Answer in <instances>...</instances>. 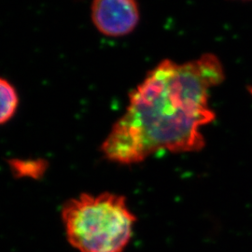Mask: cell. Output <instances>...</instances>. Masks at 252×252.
Returning a JSON list of instances; mask_svg holds the SVG:
<instances>
[{"label": "cell", "mask_w": 252, "mask_h": 252, "mask_svg": "<svg viewBox=\"0 0 252 252\" xmlns=\"http://www.w3.org/2000/svg\"><path fill=\"white\" fill-rule=\"evenodd\" d=\"M216 55L188 63L163 60L129 94L125 114L101 145L111 162L135 164L160 151L196 152L205 146L200 132L215 119L209 90L224 80Z\"/></svg>", "instance_id": "6da1fadb"}, {"label": "cell", "mask_w": 252, "mask_h": 252, "mask_svg": "<svg viewBox=\"0 0 252 252\" xmlns=\"http://www.w3.org/2000/svg\"><path fill=\"white\" fill-rule=\"evenodd\" d=\"M9 169L16 179L40 180L48 169L44 159H10Z\"/></svg>", "instance_id": "277c9868"}, {"label": "cell", "mask_w": 252, "mask_h": 252, "mask_svg": "<svg viewBox=\"0 0 252 252\" xmlns=\"http://www.w3.org/2000/svg\"><path fill=\"white\" fill-rule=\"evenodd\" d=\"M91 12L96 29L112 37L129 35L140 19L136 0H93Z\"/></svg>", "instance_id": "3957f363"}, {"label": "cell", "mask_w": 252, "mask_h": 252, "mask_svg": "<svg viewBox=\"0 0 252 252\" xmlns=\"http://www.w3.org/2000/svg\"><path fill=\"white\" fill-rule=\"evenodd\" d=\"M68 243L79 252H124L136 218L123 195L82 193L62 207Z\"/></svg>", "instance_id": "7a4b0ae2"}, {"label": "cell", "mask_w": 252, "mask_h": 252, "mask_svg": "<svg viewBox=\"0 0 252 252\" xmlns=\"http://www.w3.org/2000/svg\"><path fill=\"white\" fill-rule=\"evenodd\" d=\"M19 105L18 94L9 81L0 78V125L14 116Z\"/></svg>", "instance_id": "5b68a950"}, {"label": "cell", "mask_w": 252, "mask_h": 252, "mask_svg": "<svg viewBox=\"0 0 252 252\" xmlns=\"http://www.w3.org/2000/svg\"><path fill=\"white\" fill-rule=\"evenodd\" d=\"M249 90H250V93H251V94H252V87H251Z\"/></svg>", "instance_id": "8992f818"}]
</instances>
